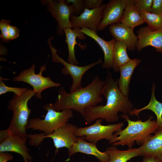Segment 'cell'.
<instances>
[{"instance_id":"7a4b0ae2","label":"cell","mask_w":162,"mask_h":162,"mask_svg":"<svg viewBox=\"0 0 162 162\" xmlns=\"http://www.w3.org/2000/svg\"><path fill=\"white\" fill-rule=\"evenodd\" d=\"M104 84V81L100 79L98 75L86 86L72 92H67L62 87L58 90L55 103H52V106L57 111L70 109L83 116L88 108L97 106L102 101L101 95Z\"/></svg>"},{"instance_id":"1f68e13d","label":"cell","mask_w":162,"mask_h":162,"mask_svg":"<svg viewBox=\"0 0 162 162\" xmlns=\"http://www.w3.org/2000/svg\"><path fill=\"white\" fill-rule=\"evenodd\" d=\"M151 13L162 14V0H153Z\"/></svg>"},{"instance_id":"277c9868","label":"cell","mask_w":162,"mask_h":162,"mask_svg":"<svg viewBox=\"0 0 162 162\" xmlns=\"http://www.w3.org/2000/svg\"><path fill=\"white\" fill-rule=\"evenodd\" d=\"M36 94L32 89L28 88L19 95L15 94L9 100L7 108L13 112L9 126L7 129L9 135L27 137V125L31 111L28 108V103Z\"/></svg>"},{"instance_id":"ac0fdd59","label":"cell","mask_w":162,"mask_h":162,"mask_svg":"<svg viewBox=\"0 0 162 162\" xmlns=\"http://www.w3.org/2000/svg\"><path fill=\"white\" fill-rule=\"evenodd\" d=\"M140 156H148L162 162V130L156 131L138 148Z\"/></svg>"},{"instance_id":"30bf717a","label":"cell","mask_w":162,"mask_h":162,"mask_svg":"<svg viewBox=\"0 0 162 162\" xmlns=\"http://www.w3.org/2000/svg\"><path fill=\"white\" fill-rule=\"evenodd\" d=\"M106 6V4H103L100 7L93 9L85 8L79 16L71 15V28L80 29L85 27L97 33L98 27L103 17V10Z\"/></svg>"},{"instance_id":"7c38bea8","label":"cell","mask_w":162,"mask_h":162,"mask_svg":"<svg viewBox=\"0 0 162 162\" xmlns=\"http://www.w3.org/2000/svg\"><path fill=\"white\" fill-rule=\"evenodd\" d=\"M77 127L74 124L67 122L63 126L56 130L52 134L45 135L44 138H51L56 148V153L58 149L65 147L69 150L73 144L76 142L77 137L75 135Z\"/></svg>"},{"instance_id":"4fadbf2b","label":"cell","mask_w":162,"mask_h":162,"mask_svg":"<svg viewBox=\"0 0 162 162\" xmlns=\"http://www.w3.org/2000/svg\"><path fill=\"white\" fill-rule=\"evenodd\" d=\"M137 33L138 42L136 48L138 51L151 46L155 49L156 52L162 53V29L152 31L145 26L140 28Z\"/></svg>"},{"instance_id":"836d02e7","label":"cell","mask_w":162,"mask_h":162,"mask_svg":"<svg viewBox=\"0 0 162 162\" xmlns=\"http://www.w3.org/2000/svg\"><path fill=\"white\" fill-rule=\"evenodd\" d=\"M13 156L5 152H0V162H7L13 159Z\"/></svg>"},{"instance_id":"f1b7e54d","label":"cell","mask_w":162,"mask_h":162,"mask_svg":"<svg viewBox=\"0 0 162 162\" xmlns=\"http://www.w3.org/2000/svg\"><path fill=\"white\" fill-rule=\"evenodd\" d=\"M45 135L44 133L39 134H27V138L29 139L28 141L29 144L32 146L38 147L43 141Z\"/></svg>"},{"instance_id":"52a82bcc","label":"cell","mask_w":162,"mask_h":162,"mask_svg":"<svg viewBox=\"0 0 162 162\" xmlns=\"http://www.w3.org/2000/svg\"><path fill=\"white\" fill-rule=\"evenodd\" d=\"M54 38L51 37L47 40L52 55V60L53 62L59 63L64 66L61 72L65 75H70L72 78V84L70 88V92H74L82 87L81 80L82 77L88 70L97 64L103 63L101 58H99L95 62L87 65L80 66L69 63L59 57L57 53L58 51L52 44L51 41Z\"/></svg>"},{"instance_id":"8fae6325","label":"cell","mask_w":162,"mask_h":162,"mask_svg":"<svg viewBox=\"0 0 162 162\" xmlns=\"http://www.w3.org/2000/svg\"><path fill=\"white\" fill-rule=\"evenodd\" d=\"M134 0H109L103 10V17L98 28L102 31L107 26L120 22V20L127 6L134 3Z\"/></svg>"},{"instance_id":"d6986e66","label":"cell","mask_w":162,"mask_h":162,"mask_svg":"<svg viewBox=\"0 0 162 162\" xmlns=\"http://www.w3.org/2000/svg\"><path fill=\"white\" fill-rule=\"evenodd\" d=\"M139 59L134 58L119 68L120 76L117 80L118 88L126 96H128L129 92V85L133 72L135 68L141 62Z\"/></svg>"},{"instance_id":"5b68a950","label":"cell","mask_w":162,"mask_h":162,"mask_svg":"<svg viewBox=\"0 0 162 162\" xmlns=\"http://www.w3.org/2000/svg\"><path fill=\"white\" fill-rule=\"evenodd\" d=\"M44 109L47 112L44 119L38 117L29 119L27 129L39 130L46 136L52 134L56 130L65 125L73 116V110L65 109L61 111L54 110L52 103L45 104Z\"/></svg>"},{"instance_id":"8992f818","label":"cell","mask_w":162,"mask_h":162,"mask_svg":"<svg viewBox=\"0 0 162 162\" xmlns=\"http://www.w3.org/2000/svg\"><path fill=\"white\" fill-rule=\"evenodd\" d=\"M103 119L98 118L92 124L84 127H77L75 134L77 137H82L86 141L97 143L100 140L105 139L109 142L116 136L114 133L122 129L124 125L122 122L103 125Z\"/></svg>"},{"instance_id":"3957f363","label":"cell","mask_w":162,"mask_h":162,"mask_svg":"<svg viewBox=\"0 0 162 162\" xmlns=\"http://www.w3.org/2000/svg\"><path fill=\"white\" fill-rule=\"evenodd\" d=\"M121 117L126 120L128 125L124 129L114 133L116 136L109 142L113 146L127 145L129 149L135 143L141 146L158 129L156 121L152 120L153 117L151 116L144 122L140 120L131 121L128 115L122 114Z\"/></svg>"},{"instance_id":"ffe728a7","label":"cell","mask_w":162,"mask_h":162,"mask_svg":"<svg viewBox=\"0 0 162 162\" xmlns=\"http://www.w3.org/2000/svg\"><path fill=\"white\" fill-rule=\"evenodd\" d=\"M64 33L66 37L65 41L67 44L68 56L67 62L70 64L78 65L79 62L77 60L75 53V47L76 44L78 45L80 48L84 50L86 47V45L83 46L77 43L76 38L80 40L86 39L85 34L80 29L67 28L64 30Z\"/></svg>"},{"instance_id":"2e32d148","label":"cell","mask_w":162,"mask_h":162,"mask_svg":"<svg viewBox=\"0 0 162 162\" xmlns=\"http://www.w3.org/2000/svg\"><path fill=\"white\" fill-rule=\"evenodd\" d=\"M80 30L85 35L93 39L101 48L104 53V62L101 65L102 68L105 69L112 68L116 40L113 38L109 41H106L99 37L94 31L85 27H83Z\"/></svg>"},{"instance_id":"9a60e30c","label":"cell","mask_w":162,"mask_h":162,"mask_svg":"<svg viewBox=\"0 0 162 162\" xmlns=\"http://www.w3.org/2000/svg\"><path fill=\"white\" fill-rule=\"evenodd\" d=\"M109 27L110 34L116 41L125 44L129 51L135 50L138 38L134 34L133 29L121 22L112 24Z\"/></svg>"},{"instance_id":"83f0119b","label":"cell","mask_w":162,"mask_h":162,"mask_svg":"<svg viewBox=\"0 0 162 162\" xmlns=\"http://www.w3.org/2000/svg\"><path fill=\"white\" fill-rule=\"evenodd\" d=\"M153 0H134V5L140 12L151 13Z\"/></svg>"},{"instance_id":"d6a6232c","label":"cell","mask_w":162,"mask_h":162,"mask_svg":"<svg viewBox=\"0 0 162 162\" xmlns=\"http://www.w3.org/2000/svg\"><path fill=\"white\" fill-rule=\"evenodd\" d=\"M19 29L16 27L10 25L8 28V34L9 40H14L19 36Z\"/></svg>"},{"instance_id":"484cf974","label":"cell","mask_w":162,"mask_h":162,"mask_svg":"<svg viewBox=\"0 0 162 162\" xmlns=\"http://www.w3.org/2000/svg\"><path fill=\"white\" fill-rule=\"evenodd\" d=\"M27 87L18 88L8 86L4 83L2 76L0 77V95L9 92H12L15 94L19 95L27 90Z\"/></svg>"},{"instance_id":"ba28073f","label":"cell","mask_w":162,"mask_h":162,"mask_svg":"<svg viewBox=\"0 0 162 162\" xmlns=\"http://www.w3.org/2000/svg\"><path fill=\"white\" fill-rule=\"evenodd\" d=\"M46 65L45 63L41 66L39 72L36 74L35 65L33 64L28 69L21 71L18 75L13 78V80L15 81H22L30 84L36 93V97L41 99V93L44 90L51 87H58L61 85L60 83L52 81L50 76L45 77L43 76V72L46 69Z\"/></svg>"},{"instance_id":"5bb4252c","label":"cell","mask_w":162,"mask_h":162,"mask_svg":"<svg viewBox=\"0 0 162 162\" xmlns=\"http://www.w3.org/2000/svg\"><path fill=\"white\" fill-rule=\"evenodd\" d=\"M27 137H21L14 134L8 136L0 144V152H13L20 155L24 162H32L29 150L26 145Z\"/></svg>"},{"instance_id":"e575fe53","label":"cell","mask_w":162,"mask_h":162,"mask_svg":"<svg viewBox=\"0 0 162 162\" xmlns=\"http://www.w3.org/2000/svg\"><path fill=\"white\" fill-rule=\"evenodd\" d=\"M9 134L7 129L0 131V142L4 140L9 136Z\"/></svg>"},{"instance_id":"d590c367","label":"cell","mask_w":162,"mask_h":162,"mask_svg":"<svg viewBox=\"0 0 162 162\" xmlns=\"http://www.w3.org/2000/svg\"><path fill=\"white\" fill-rule=\"evenodd\" d=\"M142 162H162L153 157L148 156H144Z\"/></svg>"},{"instance_id":"d4e9b609","label":"cell","mask_w":162,"mask_h":162,"mask_svg":"<svg viewBox=\"0 0 162 162\" xmlns=\"http://www.w3.org/2000/svg\"><path fill=\"white\" fill-rule=\"evenodd\" d=\"M140 14L145 22L148 24L149 29L152 31L162 29V14H156L142 11H140Z\"/></svg>"},{"instance_id":"6da1fadb","label":"cell","mask_w":162,"mask_h":162,"mask_svg":"<svg viewBox=\"0 0 162 162\" xmlns=\"http://www.w3.org/2000/svg\"><path fill=\"white\" fill-rule=\"evenodd\" d=\"M102 90V94L106 100L104 105L90 107L86 111L83 116L86 124H91L98 118L107 122H114L119 119L118 112L129 114L133 105L128 96L124 95L120 90L117 80H114L111 72L108 70Z\"/></svg>"},{"instance_id":"9c48e42d","label":"cell","mask_w":162,"mask_h":162,"mask_svg":"<svg viewBox=\"0 0 162 162\" xmlns=\"http://www.w3.org/2000/svg\"><path fill=\"white\" fill-rule=\"evenodd\" d=\"M41 2L44 5L46 4L47 10L56 20L58 35H63L65 29L71 28L70 17L75 13L72 4L69 5L63 0H42Z\"/></svg>"},{"instance_id":"603a6c76","label":"cell","mask_w":162,"mask_h":162,"mask_svg":"<svg viewBox=\"0 0 162 162\" xmlns=\"http://www.w3.org/2000/svg\"><path fill=\"white\" fill-rule=\"evenodd\" d=\"M140 12L134 3L128 4L124 10L120 22L134 29L136 26L145 22Z\"/></svg>"},{"instance_id":"44dd1931","label":"cell","mask_w":162,"mask_h":162,"mask_svg":"<svg viewBox=\"0 0 162 162\" xmlns=\"http://www.w3.org/2000/svg\"><path fill=\"white\" fill-rule=\"evenodd\" d=\"M156 86L155 83H153L151 88V99L148 104L140 109L134 108L129 114L130 116L134 115L139 117V113L145 110H149L155 114L157 117L156 122L158 126L156 131L162 130V103L158 101L156 99L155 92Z\"/></svg>"},{"instance_id":"4dcf8cb0","label":"cell","mask_w":162,"mask_h":162,"mask_svg":"<svg viewBox=\"0 0 162 162\" xmlns=\"http://www.w3.org/2000/svg\"><path fill=\"white\" fill-rule=\"evenodd\" d=\"M84 9H92L100 7L103 0H83Z\"/></svg>"},{"instance_id":"e0dca14e","label":"cell","mask_w":162,"mask_h":162,"mask_svg":"<svg viewBox=\"0 0 162 162\" xmlns=\"http://www.w3.org/2000/svg\"><path fill=\"white\" fill-rule=\"evenodd\" d=\"M97 143L87 142L82 137H77L76 142L68 150L70 157L77 152H80L95 157L100 162H108L109 156L106 152L99 151L96 146Z\"/></svg>"},{"instance_id":"7402d4cb","label":"cell","mask_w":162,"mask_h":162,"mask_svg":"<svg viewBox=\"0 0 162 162\" xmlns=\"http://www.w3.org/2000/svg\"><path fill=\"white\" fill-rule=\"evenodd\" d=\"M105 152L109 156L108 162H127L133 158L140 156L138 148L121 151L118 150L116 146L112 145L107 148Z\"/></svg>"},{"instance_id":"4316f807","label":"cell","mask_w":162,"mask_h":162,"mask_svg":"<svg viewBox=\"0 0 162 162\" xmlns=\"http://www.w3.org/2000/svg\"><path fill=\"white\" fill-rule=\"evenodd\" d=\"M10 23V21L4 19H2L0 22V29L1 32L0 36L2 42H8L10 41L8 28Z\"/></svg>"},{"instance_id":"cb8c5ba5","label":"cell","mask_w":162,"mask_h":162,"mask_svg":"<svg viewBox=\"0 0 162 162\" xmlns=\"http://www.w3.org/2000/svg\"><path fill=\"white\" fill-rule=\"evenodd\" d=\"M127 49L128 47L125 44L116 41L113 51V63L112 68L114 72H118L120 67L131 60L128 55Z\"/></svg>"},{"instance_id":"f546056e","label":"cell","mask_w":162,"mask_h":162,"mask_svg":"<svg viewBox=\"0 0 162 162\" xmlns=\"http://www.w3.org/2000/svg\"><path fill=\"white\" fill-rule=\"evenodd\" d=\"M64 1L68 4H72L74 8L75 16H78L83 11L84 8L83 0H66Z\"/></svg>"}]
</instances>
